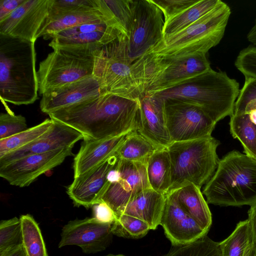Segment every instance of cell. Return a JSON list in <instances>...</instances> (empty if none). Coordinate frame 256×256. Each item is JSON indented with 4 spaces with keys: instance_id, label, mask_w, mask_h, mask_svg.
I'll return each mask as SVG.
<instances>
[{
    "instance_id": "1",
    "label": "cell",
    "mask_w": 256,
    "mask_h": 256,
    "mask_svg": "<svg viewBox=\"0 0 256 256\" xmlns=\"http://www.w3.org/2000/svg\"><path fill=\"white\" fill-rule=\"evenodd\" d=\"M140 109V100L104 94L48 115L80 132L83 139L101 140L137 131Z\"/></svg>"
},
{
    "instance_id": "2",
    "label": "cell",
    "mask_w": 256,
    "mask_h": 256,
    "mask_svg": "<svg viewBox=\"0 0 256 256\" xmlns=\"http://www.w3.org/2000/svg\"><path fill=\"white\" fill-rule=\"evenodd\" d=\"M34 43L0 34V97L2 102L28 105L38 100Z\"/></svg>"
},
{
    "instance_id": "3",
    "label": "cell",
    "mask_w": 256,
    "mask_h": 256,
    "mask_svg": "<svg viewBox=\"0 0 256 256\" xmlns=\"http://www.w3.org/2000/svg\"><path fill=\"white\" fill-rule=\"evenodd\" d=\"M231 14L221 1L214 8L186 28L163 36L143 56L150 60H170L195 54H206L219 44Z\"/></svg>"
},
{
    "instance_id": "4",
    "label": "cell",
    "mask_w": 256,
    "mask_h": 256,
    "mask_svg": "<svg viewBox=\"0 0 256 256\" xmlns=\"http://www.w3.org/2000/svg\"><path fill=\"white\" fill-rule=\"evenodd\" d=\"M240 92L236 80L224 72L211 68L180 84L153 94L164 99H177L195 104L217 122L232 114Z\"/></svg>"
},
{
    "instance_id": "5",
    "label": "cell",
    "mask_w": 256,
    "mask_h": 256,
    "mask_svg": "<svg viewBox=\"0 0 256 256\" xmlns=\"http://www.w3.org/2000/svg\"><path fill=\"white\" fill-rule=\"evenodd\" d=\"M202 194L208 204L250 206L256 202V160L237 150L220 160Z\"/></svg>"
},
{
    "instance_id": "6",
    "label": "cell",
    "mask_w": 256,
    "mask_h": 256,
    "mask_svg": "<svg viewBox=\"0 0 256 256\" xmlns=\"http://www.w3.org/2000/svg\"><path fill=\"white\" fill-rule=\"evenodd\" d=\"M220 144L210 136L172 142L168 146L171 182L168 194L190 183L200 188L206 184L218 167L220 160L216 149Z\"/></svg>"
},
{
    "instance_id": "7",
    "label": "cell",
    "mask_w": 256,
    "mask_h": 256,
    "mask_svg": "<svg viewBox=\"0 0 256 256\" xmlns=\"http://www.w3.org/2000/svg\"><path fill=\"white\" fill-rule=\"evenodd\" d=\"M126 40L124 36L96 50L94 76L99 80L104 94L140 100L144 93L128 55Z\"/></svg>"
},
{
    "instance_id": "8",
    "label": "cell",
    "mask_w": 256,
    "mask_h": 256,
    "mask_svg": "<svg viewBox=\"0 0 256 256\" xmlns=\"http://www.w3.org/2000/svg\"><path fill=\"white\" fill-rule=\"evenodd\" d=\"M100 47H58L39 64L38 92H48L85 77L94 76L96 50Z\"/></svg>"
},
{
    "instance_id": "9",
    "label": "cell",
    "mask_w": 256,
    "mask_h": 256,
    "mask_svg": "<svg viewBox=\"0 0 256 256\" xmlns=\"http://www.w3.org/2000/svg\"><path fill=\"white\" fill-rule=\"evenodd\" d=\"M134 62L144 95L180 84L211 69L204 54L163 60L141 57Z\"/></svg>"
},
{
    "instance_id": "10",
    "label": "cell",
    "mask_w": 256,
    "mask_h": 256,
    "mask_svg": "<svg viewBox=\"0 0 256 256\" xmlns=\"http://www.w3.org/2000/svg\"><path fill=\"white\" fill-rule=\"evenodd\" d=\"M164 24L162 12L150 0H132V21L126 40L128 55L132 62L162 40Z\"/></svg>"
},
{
    "instance_id": "11",
    "label": "cell",
    "mask_w": 256,
    "mask_h": 256,
    "mask_svg": "<svg viewBox=\"0 0 256 256\" xmlns=\"http://www.w3.org/2000/svg\"><path fill=\"white\" fill-rule=\"evenodd\" d=\"M164 100L166 123L172 142L212 136L216 122L200 106L177 99Z\"/></svg>"
},
{
    "instance_id": "12",
    "label": "cell",
    "mask_w": 256,
    "mask_h": 256,
    "mask_svg": "<svg viewBox=\"0 0 256 256\" xmlns=\"http://www.w3.org/2000/svg\"><path fill=\"white\" fill-rule=\"evenodd\" d=\"M52 0H26L0 21V34L35 42L48 24Z\"/></svg>"
},
{
    "instance_id": "13",
    "label": "cell",
    "mask_w": 256,
    "mask_h": 256,
    "mask_svg": "<svg viewBox=\"0 0 256 256\" xmlns=\"http://www.w3.org/2000/svg\"><path fill=\"white\" fill-rule=\"evenodd\" d=\"M117 166L118 176L110 183L101 199L112 210L116 220L132 198L142 190L150 188L146 164L124 161L119 158Z\"/></svg>"
},
{
    "instance_id": "14",
    "label": "cell",
    "mask_w": 256,
    "mask_h": 256,
    "mask_svg": "<svg viewBox=\"0 0 256 256\" xmlns=\"http://www.w3.org/2000/svg\"><path fill=\"white\" fill-rule=\"evenodd\" d=\"M72 148L22 158L0 166V176L12 186H28L40 176L62 164L66 157L74 156Z\"/></svg>"
},
{
    "instance_id": "15",
    "label": "cell",
    "mask_w": 256,
    "mask_h": 256,
    "mask_svg": "<svg viewBox=\"0 0 256 256\" xmlns=\"http://www.w3.org/2000/svg\"><path fill=\"white\" fill-rule=\"evenodd\" d=\"M112 224H103L94 217L70 221L64 226L58 248L75 245L86 254L104 250L110 244Z\"/></svg>"
},
{
    "instance_id": "16",
    "label": "cell",
    "mask_w": 256,
    "mask_h": 256,
    "mask_svg": "<svg viewBox=\"0 0 256 256\" xmlns=\"http://www.w3.org/2000/svg\"><path fill=\"white\" fill-rule=\"evenodd\" d=\"M118 160L116 152L92 170L74 178L66 193L75 206L89 208L102 202V198L110 184L108 174Z\"/></svg>"
},
{
    "instance_id": "17",
    "label": "cell",
    "mask_w": 256,
    "mask_h": 256,
    "mask_svg": "<svg viewBox=\"0 0 256 256\" xmlns=\"http://www.w3.org/2000/svg\"><path fill=\"white\" fill-rule=\"evenodd\" d=\"M160 224L174 246L192 243L207 234L180 207L172 192L166 195Z\"/></svg>"
},
{
    "instance_id": "18",
    "label": "cell",
    "mask_w": 256,
    "mask_h": 256,
    "mask_svg": "<svg viewBox=\"0 0 256 256\" xmlns=\"http://www.w3.org/2000/svg\"><path fill=\"white\" fill-rule=\"evenodd\" d=\"M54 121L53 126L43 135L0 158V166L30 155L73 147L76 142L83 139L82 134L74 128L60 122Z\"/></svg>"
},
{
    "instance_id": "19",
    "label": "cell",
    "mask_w": 256,
    "mask_h": 256,
    "mask_svg": "<svg viewBox=\"0 0 256 256\" xmlns=\"http://www.w3.org/2000/svg\"><path fill=\"white\" fill-rule=\"evenodd\" d=\"M104 94L98 78L91 76L46 92L40 102L41 110L48 114L84 100Z\"/></svg>"
},
{
    "instance_id": "20",
    "label": "cell",
    "mask_w": 256,
    "mask_h": 256,
    "mask_svg": "<svg viewBox=\"0 0 256 256\" xmlns=\"http://www.w3.org/2000/svg\"><path fill=\"white\" fill-rule=\"evenodd\" d=\"M137 132L161 148L172 142L167 128L164 100L156 94H144L140 99Z\"/></svg>"
},
{
    "instance_id": "21",
    "label": "cell",
    "mask_w": 256,
    "mask_h": 256,
    "mask_svg": "<svg viewBox=\"0 0 256 256\" xmlns=\"http://www.w3.org/2000/svg\"><path fill=\"white\" fill-rule=\"evenodd\" d=\"M129 133L105 139H83L74 160V178L92 170L116 153Z\"/></svg>"
},
{
    "instance_id": "22",
    "label": "cell",
    "mask_w": 256,
    "mask_h": 256,
    "mask_svg": "<svg viewBox=\"0 0 256 256\" xmlns=\"http://www.w3.org/2000/svg\"><path fill=\"white\" fill-rule=\"evenodd\" d=\"M166 195L151 188L142 190L132 198L125 207L123 214L146 222L150 230L160 224Z\"/></svg>"
},
{
    "instance_id": "23",
    "label": "cell",
    "mask_w": 256,
    "mask_h": 256,
    "mask_svg": "<svg viewBox=\"0 0 256 256\" xmlns=\"http://www.w3.org/2000/svg\"><path fill=\"white\" fill-rule=\"evenodd\" d=\"M113 15L105 0H99L96 5L50 19L42 36L45 40L50 39L52 35L66 29Z\"/></svg>"
},
{
    "instance_id": "24",
    "label": "cell",
    "mask_w": 256,
    "mask_h": 256,
    "mask_svg": "<svg viewBox=\"0 0 256 256\" xmlns=\"http://www.w3.org/2000/svg\"><path fill=\"white\" fill-rule=\"evenodd\" d=\"M170 192L183 210L208 233L212 223V214L200 188L190 183Z\"/></svg>"
},
{
    "instance_id": "25",
    "label": "cell",
    "mask_w": 256,
    "mask_h": 256,
    "mask_svg": "<svg viewBox=\"0 0 256 256\" xmlns=\"http://www.w3.org/2000/svg\"><path fill=\"white\" fill-rule=\"evenodd\" d=\"M148 180L154 190L166 195L171 182V164L167 148L156 151L146 164Z\"/></svg>"
},
{
    "instance_id": "26",
    "label": "cell",
    "mask_w": 256,
    "mask_h": 256,
    "mask_svg": "<svg viewBox=\"0 0 256 256\" xmlns=\"http://www.w3.org/2000/svg\"><path fill=\"white\" fill-rule=\"evenodd\" d=\"M137 131L130 132L117 150L120 160L146 164L149 158L162 149Z\"/></svg>"
},
{
    "instance_id": "27",
    "label": "cell",
    "mask_w": 256,
    "mask_h": 256,
    "mask_svg": "<svg viewBox=\"0 0 256 256\" xmlns=\"http://www.w3.org/2000/svg\"><path fill=\"white\" fill-rule=\"evenodd\" d=\"M124 36H127L125 32L116 30L80 33L68 36L54 37L49 46L52 48L79 46L102 47Z\"/></svg>"
},
{
    "instance_id": "28",
    "label": "cell",
    "mask_w": 256,
    "mask_h": 256,
    "mask_svg": "<svg viewBox=\"0 0 256 256\" xmlns=\"http://www.w3.org/2000/svg\"><path fill=\"white\" fill-rule=\"evenodd\" d=\"M220 2V0H198L181 13L164 22L163 36L174 34L188 27L214 8Z\"/></svg>"
},
{
    "instance_id": "29",
    "label": "cell",
    "mask_w": 256,
    "mask_h": 256,
    "mask_svg": "<svg viewBox=\"0 0 256 256\" xmlns=\"http://www.w3.org/2000/svg\"><path fill=\"white\" fill-rule=\"evenodd\" d=\"M230 117L232 136L241 142L245 154L256 160V124L244 113L232 114Z\"/></svg>"
},
{
    "instance_id": "30",
    "label": "cell",
    "mask_w": 256,
    "mask_h": 256,
    "mask_svg": "<svg viewBox=\"0 0 256 256\" xmlns=\"http://www.w3.org/2000/svg\"><path fill=\"white\" fill-rule=\"evenodd\" d=\"M22 244L26 256H48L40 228L30 214L22 215Z\"/></svg>"
},
{
    "instance_id": "31",
    "label": "cell",
    "mask_w": 256,
    "mask_h": 256,
    "mask_svg": "<svg viewBox=\"0 0 256 256\" xmlns=\"http://www.w3.org/2000/svg\"><path fill=\"white\" fill-rule=\"evenodd\" d=\"M54 121L47 118L40 124L10 137L0 140V158L37 139L50 130Z\"/></svg>"
},
{
    "instance_id": "32",
    "label": "cell",
    "mask_w": 256,
    "mask_h": 256,
    "mask_svg": "<svg viewBox=\"0 0 256 256\" xmlns=\"http://www.w3.org/2000/svg\"><path fill=\"white\" fill-rule=\"evenodd\" d=\"M251 235L247 220L237 224L234 230L219 242L222 256H244Z\"/></svg>"
},
{
    "instance_id": "33",
    "label": "cell",
    "mask_w": 256,
    "mask_h": 256,
    "mask_svg": "<svg viewBox=\"0 0 256 256\" xmlns=\"http://www.w3.org/2000/svg\"><path fill=\"white\" fill-rule=\"evenodd\" d=\"M165 256H222L219 242L206 235L192 243L174 246Z\"/></svg>"
},
{
    "instance_id": "34",
    "label": "cell",
    "mask_w": 256,
    "mask_h": 256,
    "mask_svg": "<svg viewBox=\"0 0 256 256\" xmlns=\"http://www.w3.org/2000/svg\"><path fill=\"white\" fill-rule=\"evenodd\" d=\"M244 113L256 124V78L245 77L235 102L233 114Z\"/></svg>"
},
{
    "instance_id": "35",
    "label": "cell",
    "mask_w": 256,
    "mask_h": 256,
    "mask_svg": "<svg viewBox=\"0 0 256 256\" xmlns=\"http://www.w3.org/2000/svg\"><path fill=\"white\" fill-rule=\"evenodd\" d=\"M150 230L144 221L136 217L122 214L112 224L113 234L129 238H139L144 236Z\"/></svg>"
},
{
    "instance_id": "36",
    "label": "cell",
    "mask_w": 256,
    "mask_h": 256,
    "mask_svg": "<svg viewBox=\"0 0 256 256\" xmlns=\"http://www.w3.org/2000/svg\"><path fill=\"white\" fill-rule=\"evenodd\" d=\"M22 244L21 222L14 217L0 222V252Z\"/></svg>"
},
{
    "instance_id": "37",
    "label": "cell",
    "mask_w": 256,
    "mask_h": 256,
    "mask_svg": "<svg viewBox=\"0 0 256 256\" xmlns=\"http://www.w3.org/2000/svg\"><path fill=\"white\" fill-rule=\"evenodd\" d=\"M27 129L26 118L22 115H15L10 110L0 114V140L16 134Z\"/></svg>"
},
{
    "instance_id": "38",
    "label": "cell",
    "mask_w": 256,
    "mask_h": 256,
    "mask_svg": "<svg viewBox=\"0 0 256 256\" xmlns=\"http://www.w3.org/2000/svg\"><path fill=\"white\" fill-rule=\"evenodd\" d=\"M128 36L132 21V0H104Z\"/></svg>"
},
{
    "instance_id": "39",
    "label": "cell",
    "mask_w": 256,
    "mask_h": 256,
    "mask_svg": "<svg viewBox=\"0 0 256 256\" xmlns=\"http://www.w3.org/2000/svg\"><path fill=\"white\" fill-rule=\"evenodd\" d=\"M234 65L244 77L256 78V47L251 45L242 49L237 56Z\"/></svg>"
},
{
    "instance_id": "40",
    "label": "cell",
    "mask_w": 256,
    "mask_h": 256,
    "mask_svg": "<svg viewBox=\"0 0 256 256\" xmlns=\"http://www.w3.org/2000/svg\"><path fill=\"white\" fill-rule=\"evenodd\" d=\"M99 0H52L49 19L96 4Z\"/></svg>"
},
{
    "instance_id": "41",
    "label": "cell",
    "mask_w": 256,
    "mask_h": 256,
    "mask_svg": "<svg viewBox=\"0 0 256 256\" xmlns=\"http://www.w3.org/2000/svg\"><path fill=\"white\" fill-rule=\"evenodd\" d=\"M162 12L164 22L181 13L198 0H150Z\"/></svg>"
},
{
    "instance_id": "42",
    "label": "cell",
    "mask_w": 256,
    "mask_h": 256,
    "mask_svg": "<svg viewBox=\"0 0 256 256\" xmlns=\"http://www.w3.org/2000/svg\"><path fill=\"white\" fill-rule=\"evenodd\" d=\"M94 218L103 224H113L116 220V215L110 207L104 202L92 206Z\"/></svg>"
},
{
    "instance_id": "43",
    "label": "cell",
    "mask_w": 256,
    "mask_h": 256,
    "mask_svg": "<svg viewBox=\"0 0 256 256\" xmlns=\"http://www.w3.org/2000/svg\"><path fill=\"white\" fill-rule=\"evenodd\" d=\"M26 0H0V21L6 18Z\"/></svg>"
},
{
    "instance_id": "44",
    "label": "cell",
    "mask_w": 256,
    "mask_h": 256,
    "mask_svg": "<svg viewBox=\"0 0 256 256\" xmlns=\"http://www.w3.org/2000/svg\"><path fill=\"white\" fill-rule=\"evenodd\" d=\"M249 226L256 242V202L250 206L248 212Z\"/></svg>"
},
{
    "instance_id": "45",
    "label": "cell",
    "mask_w": 256,
    "mask_h": 256,
    "mask_svg": "<svg viewBox=\"0 0 256 256\" xmlns=\"http://www.w3.org/2000/svg\"><path fill=\"white\" fill-rule=\"evenodd\" d=\"M0 256H26V255L22 244H20L0 252Z\"/></svg>"
},
{
    "instance_id": "46",
    "label": "cell",
    "mask_w": 256,
    "mask_h": 256,
    "mask_svg": "<svg viewBox=\"0 0 256 256\" xmlns=\"http://www.w3.org/2000/svg\"><path fill=\"white\" fill-rule=\"evenodd\" d=\"M244 256H256V242L252 235V232Z\"/></svg>"
},
{
    "instance_id": "47",
    "label": "cell",
    "mask_w": 256,
    "mask_h": 256,
    "mask_svg": "<svg viewBox=\"0 0 256 256\" xmlns=\"http://www.w3.org/2000/svg\"><path fill=\"white\" fill-rule=\"evenodd\" d=\"M247 38L252 46L256 47V20L254 26L252 28L247 35Z\"/></svg>"
},
{
    "instance_id": "48",
    "label": "cell",
    "mask_w": 256,
    "mask_h": 256,
    "mask_svg": "<svg viewBox=\"0 0 256 256\" xmlns=\"http://www.w3.org/2000/svg\"><path fill=\"white\" fill-rule=\"evenodd\" d=\"M106 256H124L122 255V254H118V255L109 254V255H108Z\"/></svg>"
}]
</instances>
